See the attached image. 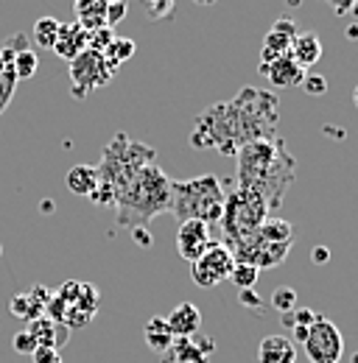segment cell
<instances>
[{
	"mask_svg": "<svg viewBox=\"0 0 358 363\" xmlns=\"http://www.w3.org/2000/svg\"><path fill=\"white\" fill-rule=\"evenodd\" d=\"M213 238H210V224L205 221H182L177 232V252L182 260L196 263L207 249H210Z\"/></svg>",
	"mask_w": 358,
	"mask_h": 363,
	"instance_id": "13",
	"label": "cell"
},
{
	"mask_svg": "<svg viewBox=\"0 0 358 363\" xmlns=\"http://www.w3.org/2000/svg\"><path fill=\"white\" fill-rule=\"evenodd\" d=\"M350 17H358V0L353 3V9H350Z\"/></svg>",
	"mask_w": 358,
	"mask_h": 363,
	"instance_id": "46",
	"label": "cell"
},
{
	"mask_svg": "<svg viewBox=\"0 0 358 363\" xmlns=\"http://www.w3.org/2000/svg\"><path fill=\"white\" fill-rule=\"evenodd\" d=\"M288 53H291V59H294L303 70H308V67H313V65L322 59V40H319L313 31L297 34V37L291 40Z\"/></svg>",
	"mask_w": 358,
	"mask_h": 363,
	"instance_id": "20",
	"label": "cell"
},
{
	"mask_svg": "<svg viewBox=\"0 0 358 363\" xmlns=\"http://www.w3.org/2000/svg\"><path fill=\"white\" fill-rule=\"evenodd\" d=\"M266 216H268V204L261 196H255V193H249L244 187H238L235 193H229L227 201H224L222 221H219L227 246H232L235 240L258 232L261 224L266 221Z\"/></svg>",
	"mask_w": 358,
	"mask_h": 363,
	"instance_id": "7",
	"label": "cell"
},
{
	"mask_svg": "<svg viewBox=\"0 0 358 363\" xmlns=\"http://www.w3.org/2000/svg\"><path fill=\"white\" fill-rule=\"evenodd\" d=\"M134 56V40H129V37H115L112 43H109V48L104 50V59H107V65L112 67V70H118L126 59H132Z\"/></svg>",
	"mask_w": 358,
	"mask_h": 363,
	"instance_id": "23",
	"label": "cell"
},
{
	"mask_svg": "<svg viewBox=\"0 0 358 363\" xmlns=\"http://www.w3.org/2000/svg\"><path fill=\"white\" fill-rule=\"evenodd\" d=\"M26 330L34 335L37 347H50V350L65 347L67 338H70V330H67L65 324H59V321H53V318H48V316H40V318H34V321H28Z\"/></svg>",
	"mask_w": 358,
	"mask_h": 363,
	"instance_id": "17",
	"label": "cell"
},
{
	"mask_svg": "<svg viewBox=\"0 0 358 363\" xmlns=\"http://www.w3.org/2000/svg\"><path fill=\"white\" fill-rule=\"evenodd\" d=\"M174 338H190L202 330V311L193 305V302H182L171 311V316L166 318Z\"/></svg>",
	"mask_w": 358,
	"mask_h": 363,
	"instance_id": "18",
	"label": "cell"
},
{
	"mask_svg": "<svg viewBox=\"0 0 358 363\" xmlns=\"http://www.w3.org/2000/svg\"><path fill=\"white\" fill-rule=\"evenodd\" d=\"M98 179H101L98 177V165H73L67 171V177H65V184H67L70 193L90 199L95 193V187H98Z\"/></svg>",
	"mask_w": 358,
	"mask_h": 363,
	"instance_id": "22",
	"label": "cell"
},
{
	"mask_svg": "<svg viewBox=\"0 0 358 363\" xmlns=\"http://www.w3.org/2000/svg\"><path fill=\"white\" fill-rule=\"evenodd\" d=\"M90 3H95V0H76V9H82V6H90Z\"/></svg>",
	"mask_w": 358,
	"mask_h": 363,
	"instance_id": "45",
	"label": "cell"
},
{
	"mask_svg": "<svg viewBox=\"0 0 358 363\" xmlns=\"http://www.w3.org/2000/svg\"><path fill=\"white\" fill-rule=\"evenodd\" d=\"M115 40V34H112V28L109 26H104V28H95V31H87V48L90 50H98V53H104L109 43Z\"/></svg>",
	"mask_w": 358,
	"mask_h": 363,
	"instance_id": "32",
	"label": "cell"
},
{
	"mask_svg": "<svg viewBox=\"0 0 358 363\" xmlns=\"http://www.w3.org/2000/svg\"><path fill=\"white\" fill-rule=\"evenodd\" d=\"M232 266H235V257H232L229 246L222 240H213L210 249L196 263H190V279H193V285L210 291V288L222 285L224 279H229Z\"/></svg>",
	"mask_w": 358,
	"mask_h": 363,
	"instance_id": "9",
	"label": "cell"
},
{
	"mask_svg": "<svg viewBox=\"0 0 358 363\" xmlns=\"http://www.w3.org/2000/svg\"><path fill=\"white\" fill-rule=\"evenodd\" d=\"M31 358H34V363H65L59 350H50V347H37V352Z\"/></svg>",
	"mask_w": 358,
	"mask_h": 363,
	"instance_id": "37",
	"label": "cell"
},
{
	"mask_svg": "<svg viewBox=\"0 0 358 363\" xmlns=\"http://www.w3.org/2000/svg\"><path fill=\"white\" fill-rule=\"evenodd\" d=\"M132 235H134V240H137V246H140V249H151L154 238H151V232H146V227L132 229Z\"/></svg>",
	"mask_w": 358,
	"mask_h": 363,
	"instance_id": "41",
	"label": "cell"
},
{
	"mask_svg": "<svg viewBox=\"0 0 358 363\" xmlns=\"http://www.w3.org/2000/svg\"><path fill=\"white\" fill-rule=\"evenodd\" d=\"M3 48H9V50L17 56V53L28 50V40H26V34H14V37H9V40H6V45Z\"/></svg>",
	"mask_w": 358,
	"mask_h": 363,
	"instance_id": "39",
	"label": "cell"
},
{
	"mask_svg": "<svg viewBox=\"0 0 358 363\" xmlns=\"http://www.w3.org/2000/svg\"><path fill=\"white\" fill-rule=\"evenodd\" d=\"M288 3H291V6H300V0H288Z\"/></svg>",
	"mask_w": 358,
	"mask_h": 363,
	"instance_id": "49",
	"label": "cell"
},
{
	"mask_svg": "<svg viewBox=\"0 0 358 363\" xmlns=\"http://www.w3.org/2000/svg\"><path fill=\"white\" fill-rule=\"evenodd\" d=\"M216 352V341L210 335H205L202 330L190 338H174L171 350L166 355H160L163 363H210Z\"/></svg>",
	"mask_w": 358,
	"mask_h": 363,
	"instance_id": "12",
	"label": "cell"
},
{
	"mask_svg": "<svg viewBox=\"0 0 358 363\" xmlns=\"http://www.w3.org/2000/svg\"><path fill=\"white\" fill-rule=\"evenodd\" d=\"M101 302V294L90 282H65L56 294H50V302L45 308V316L70 327H82L95 316Z\"/></svg>",
	"mask_w": 358,
	"mask_h": 363,
	"instance_id": "6",
	"label": "cell"
},
{
	"mask_svg": "<svg viewBox=\"0 0 358 363\" xmlns=\"http://www.w3.org/2000/svg\"><path fill=\"white\" fill-rule=\"evenodd\" d=\"M353 104L358 106V84H356V90H353Z\"/></svg>",
	"mask_w": 358,
	"mask_h": 363,
	"instance_id": "48",
	"label": "cell"
},
{
	"mask_svg": "<svg viewBox=\"0 0 358 363\" xmlns=\"http://www.w3.org/2000/svg\"><path fill=\"white\" fill-rule=\"evenodd\" d=\"M143 338H146V347L154 352V355H166L174 344V333L168 327V321L163 316H154L146 321L143 327Z\"/></svg>",
	"mask_w": 358,
	"mask_h": 363,
	"instance_id": "21",
	"label": "cell"
},
{
	"mask_svg": "<svg viewBox=\"0 0 358 363\" xmlns=\"http://www.w3.org/2000/svg\"><path fill=\"white\" fill-rule=\"evenodd\" d=\"M300 87H303L305 95H325V92H327V79L313 76V73H305V79L300 82Z\"/></svg>",
	"mask_w": 358,
	"mask_h": 363,
	"instance_id": "35",
	"label": "cell"
},
{
	"mask_svg": "<svg viewBox=\"0 0 358 363\" xmlns=\"http://www.w3.org/2000/svg\"><path fill=\"white\" fill-rule=\"evenodd\" d=\"M277 98L268 90H244L229 104H216L207 109L196 129L190 132V145L219 148L222 154H238L241 145L255 140H274Z\"/></svg>",
	"mask_w": 358,
	"mask_h": 363,
	"instance_id": "1",
	"label": "cell"
},
{
	"mask_svg": "<svg viewBox=\"0 0 358 363\" xmlns=\"http://www.w3.org/2000/svg\"><path fill=\"white\" fill-rule=\"evenodd\" d=\"M311 260L316 266H322V263H327L330 260V249H325V246H316L311 252Z\"/></svg>",
	"mask_w": 358,
	"mask_h": 363,
	"instance_id": "42",
	"label": "cell"
},
{
	"mask_svg": "<svg viewBox=\"0 0 358 363\" xmlns=\"http://www.w3.org/2000/svg\"><path fill=\"white\" fill-rule=\"evenodd\" d=\"M0 73H6V62H3V53H0Z\"/></svg>",
	"mask_w": 358,
	"mask_h": 363,
	"instance_id": "47",
	"label": "cell"
},
{
	"mask_svg": "<svg viewBox=\"0 0 358 363\" xmlns=\"http://www.w3.org/2000/svg\"><path fill=\"white\" fill-rule=\"evenodd\" d=\"M319 313H313L308 308H294V311H288V313H280V321H283V327L286 330H297V327H311L313 321H316Z\"/></svg>",
	"mask_w": 358,
	"mask_h": 363,
	"instance_id": "28",
	"label": "cell"
},
{
	"mask_svg": "<svg viewBox=\"0 0 358 363\" xmlns=\"http://www.w3.org/2000/svg\"><path fill=\"white\" fill-rule=\"evenodd\" d=\"M288 48H291V40H288V37L268 31L266 43H264V50H261V65H268V62H274V59L286 56V53H288Z\"/></svg>",
	"mask_w": 358,
	"mask_h": 363,
	"instance_id": "26",
	"label": "cell"
},
{
	"mask_svg": "<svg viewBox=\"0 0 358 363\" xmlns=\"http://www.w3.org/2000/svg\"><path fill=\"white\" fill-rule=\"evenodd\" d=\"M205 3H210V0H205Z\"/></svg>",
	"mask_w": 358,
	"mask_h": 363,
	"instance_id": "51",
	"label": "cell"
},
{
	"mask_svg": "<svg viewBox=\"0 0 358 363\" xmlns=\"http://www.w3.org/2000/svg\"><path fill=\"white\" fill-rule=\"evenodd\" d=\"M37 67H40V56H37L34 50H23V53H17V56H14V65H11L17 82L31 79V76L37 73Z\"/></svg>",
	"mask_w": 358,
	"mask_h": 363,
	"instance_id": "27",
	"label": "cell"
},
{
	"mask_svg": "<svg viewBox=\"0 0 358 363\" xmlns=\"http://www.w3.org/2000/svg\"><path fill=\"white\" fill-rule=\"evenodd\" d=\"M148 162H154V148L126 137L124 132H118L101 151V165H98V177L101 179H98V187H95V193L90 199L95 204L112 207L115 204V193Z\"/></svg>",
	"mask_w": 358,
	"mask_h": 363,
	"instance_id": "4",
	"label": "cell"
},
{
	"mask_svg": "<svg viewBox=\"0 0 358 363\" xmlns=\"http://www.w3.org/2000/svg\"><path fill=\"white\" fill-rule=\"evenodd\" d=\"M303 347H305V355L311 363H339L345 355V338H342L339 327L325 316H316Z\"/></svg>",
	"mask_w": 358,
	"mask_h": 363,
	"instance_id": "10",
	"label": "cell"
},
{
	"mask_svg": "<svg viewBox=\"0 0 358 363\" xmlns=\"http://www.w3.org/2000/svg\"><path fill=\"white\" fill-rule=\"evenodd\" d=\"M241 302H244L249 311H261V305H264L255 288H246V291H241Z\"/></svg>",
	"mask_w": 358,
	"mask_h": 363,
	"instance_id": "38",
	"label": "cell"
},
{
	"mask_svg": "<svg viewBox=\"0 0 358 363\" xmlns=\"http://www.w3.org/2000/svg\"><path fill=\"white\" fill-rule=\"evenodd\" d=\"M271 308L277 311V313H288V311H294L297 308V291L294 288H277L274 294H271Z\"/></svg>",
	"mask_w": 358,
	"mask_h": 363,
	"instance_id": "30",
	"label": "cell"
},
{
	"mask_svg": "<svg viewBox=\"0 0 358 363\" xmlns=\"http://www.w3.org/2000/svg\"><path fill=\"white\" fill-rule=\"evenodd\" d=\"M14 92H17V76H14V70L0 73V115H3V112H6V106L11 104Z\"/></svg>",
	"mask_w": 358,
	"mask_h": 363,
	"instance_id": "31",
	"label": "cell"
},
{
	"mask_svg": "<svg viewBox=\"0 0 358 363\" xmlns=\"http://www.w3.org/2000/svg\"><path fill=\"white\" fill-rule=\"evenodd\" d=\"M126 11H129V6H126V0H109L107 3V9H104V17H107V26L112 28V26H118L124 17H126Z\"/></svg>",
	"mask_w": 358,
	"mask_h": 363,
	"instance_id": "34",
	"label": "cell"
},
{
	"mask_svg": "<svg viewBox=\"0 0 358 363\" xmlns=\"http://www.w3.org/2000/svg\"><path fill=\"white\" fill-rule=\"evenodd\" d=\"M59 26H62V23H59L56 17H40V20L34 23V40H37V45L53 50V43H56V37H59Z\"/></svg>",
	"mask_w": 358,
	"mask_h": 363,
	"instance_id": "25",
	"label": "cell"
},
{
	"mask_svg": "<svg viewBox=\"0 0 358 363\" xmlns=\"http://www.w3.org/2000/svg\"><path fill=\"white\" fill-rule=\"evenodd\" d=\"M112 76H115V70L107 65V59H104V53H98V50H85V53H79L73 62H70V82H73V95H79V98H85L90 90H95V87H107L109 82H112Z\"/></svg>",
	"mask_w": 358,
	"mask_h": 363,
	"instance_id": "11",
	"label": "cell"
},
{
	"mask_svg": "<svg viewBox=\"0 0 358 363\" xmlns=\"http://www.w3.org/2000/svg\"><path fill=\"white\" fill-rule=\"evenodd\" d=\"M345 37H347V40H358V23H350V26L345 28Z\"/></svg>",
	"mask_w": 358,
	"mask_h": 363,
	"instance_id": "44",
	"label": "cell"
},
{
	"mask_svg": "<svg viewBox=\"0 0 358 363\" xmlns=\"http://www.w3.org/2000/svg\"><path fill=\"white\" fill-rule=\"evenodd\" d=\"M258 277H261V272H258L255 266H249V263H235V266H232V274H229V279H232V282H235L241 291L255 288Z\"/></svg>",
	"mask_w": 358,
	"mask_h": 363,
	"instance_id": "29",
	"label": "cell"
},
{
	"mask_svg": "<svg viewBox=\"0 0 358 363\" xmlns=\"http://www.w3.org/2000/svg\"><path fill=\"white\" fill-rule=\"evenodd\" d=\"M112 207L118 213V227H148V221H154L163 213H171L174 207L171 179L163 174L157 162H148L115 193Z\"/></svg>",
	"mask_w": 358,
	"mask_h": 363,
	"instance_id": "3",
	"label": "cell"
},
{
	"mask_svg": "<svg viewBox=\"0 0 358 363\" xmlns=\"http://www.w3.org/2000/svg\"><path fill=\"white\" fill-rule=\"evenodd\" d=\"M258 235L264 238V240H271V243H291V238H294V227L288 224V221H283V218H266L261 229H258Z\"/></svg>",
	"mask_w": 358,
	"mask_h": 363,
	"instance_id": "24",
	"label": "cell"
},
{
	"mask_svg": "<svg viewBox=\"0 0 358 363\" xmlns=\"http://www.w3.org/2000/svg\"><path fill=\"white\" fill-rule=\"evenodd\" d=\"M11 350L17 355H34L37 352V341H34V335L28 330H17L14 338H11Z\"/></svg>",
	"mask_w": 358,
	"mask_h": 363,
	"instance_id": "33",
	"label": "cell"
},
{
	"mask_svg": "<svg viewBox=\"0 0 358 363\" xmlns=\"http://www.w3.org/2000/svg\"><path fill=\"white\" fill-rule=\"evenodd\" d=\"M50 302V291H45L43 285L31 288L28 294H17L11 299V316H17L20 321H34V318L45 316V308Z\"/></svg>",
	"mask_w": 358,
	"mask_h": 363,
	"instance_id": "16",
	"label": "cell"
},
{
	"mask_svg": "<svg viewBox=\"0 0 358 363\" xmlns=\"http://www.w3.org/2000/svg\"><path fill=\"white\" fill-rule=\"evenodd\" d=\"M258 70L266 76L274 87H283V90L294 87V84H300L305 79V70L291 59V53H286V56H280V59H274L268 65H261Z\"/></svg>",
	"mask_w": 358,
	"mask_h": 363,
	"instance_id": "14",
	"label": "cell"
},
{
	"mask_svg": "<svg viewBox=\"0 0 358 363\" xmlns=\"http://www.w3.org/2000/svg\"><path fill=\"white\" fill-rule=\"evenodd\" d=\"M271 31L274 34H283V37H288V40H294L300 31H297V23L291 20V17H280L274 26H271Z\"/></svg>",
	"mask_w": 358,
	"mask_h": 363,
	"instance_id": "36",
	"label": "cell"
},
{
	"mask_svg": "<svg viewBox=\"0 0 358 363\" xmlns=\"http://www.w3.org/2000/svg\"><path fill=\"white\" fill-rule=\"evenodd\" d=\"M330 6H333V11L336 14H350V9H353V3L356 0H327Z\"/></svg>",
	"mask_w": 358,
	"mask_h": 363,
	"instance_id": "43",
	"label": "cell"
},
{
	"mask_svg": "<svg viewBox=\"0 0 358 363\" xmlns=\"http://www.w3.org/2000/svg\"><path fill=\"white\" fill-rule=\"evenodd\" d=\"M294 182V160L283 140H255L238 148V187L261 196L274 210Z\"/></svg>",
	"mask_w": 358,
	"mask_h": 363,
	"instance_id": "2",
	"label": "cell"
},
{
	"mask_svg": "<svg viewBox=\"0 0 358 363\" xmlns=\"http://www.w3.org/2000/svg\"><path fill=\"white\" fill-rule=\"evenodd\" d=\"M171 199H174L171 213L179 221L193 218V221L216 224L222 221L227 193L213 174H205L196 179H171Z\"/></svg>",
	"mask_w": 358,
	"mask_h": 363,
	"instance_id": "5",
	"label": "cell"
},
{
	"mask_svg": "<svg viewBox=\"0 0 358 363\" xmlns=\"http://www.w3.org/2000/svg\"><path fill=\"white\" fill-rule=\"evenodd\" d=\"M85 50H87V31L76 20L73 23H62L59 26V37L53 43V53L62 56L65 62H73Z\"/></svg>",
	"mask_w": 358,
	"mask_h": 363,
	"instance_id": "15",
	"label": "cell"
},
{
	"mask_svg": "<svg viewBox=\"0 0 358 363\" xmlns=\"http://www.w3.org/2000/svg\"><path fill=\"white\" fill-rule=\"evenodd\" d=\"M229 252H232L235 263H249V266H255V269L261 272V269H274V266H280V263L288 257L291 243H271V240H264L258 232H252V235L235 240V243L229 246Z\"/></svg>",
	"mask_w": 358,
	"mask_h": 363,
	"instance_id": "8",
	"label": "cell"
},
{
	"mask_svg": "<svg viewBox=\"0 0 358 363\" xmlns=\"http://www.w3.org/2000/svg\"><path fill=\"white\" fill-rule=\"evenodd\" d=\"M297 347L286 335H266L258 347V363H294Z\"/></svg>",
	"mask_w": 358,
	"mask_h": 363,
	"instance_id": "19",
	"label": "cell"
},
{
	"mask_svg": "<svg viewBox=\"0 0 358 363\" xmlns=\"http://www.w3.org/2000/svg\"><path fill=\"white\" fill-rule=\"evenodd\" d=\"M146 6H148V11H151L154 17H163V14L174 6V0H146Z\"/></svg>",
	"mask_w": 358,
	"mask_h": 363,
	"instance_id": "40",
	"label": "cell"
},
{
	"mask_svg": "<svg viewBox=\"0 0 358 363\" xmlns=\"http://www.w3.org/2000/svg\"><path fill=\"white\" fill-rule=\"evenodd\" d=\"M353 363H358V355H356V358H353Z\"/></svg>",
	"mask_w": 358,
	"mask_h": 363,
	"instance_id": "50",
	"label": "cell"
}]
</instances>
